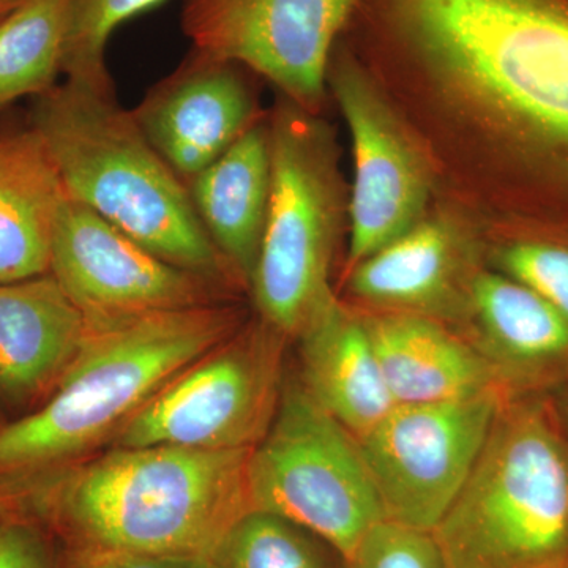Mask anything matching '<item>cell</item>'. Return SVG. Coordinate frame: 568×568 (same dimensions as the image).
<instances>
[{
	"instance_id": "9",
	"label": "cell",
	"mask_w": 568,
	"mask_h": 568,
	"mask_svg": "<svg viewBox=\"0 0 568 568\" xmlns=\"http://www.w3.org/2000/svg\"><path fill=\"white\" fill-rule=\"evenodd\" d=\"M508 396L480 394L398 405L366 435L362 454L388 521L433 532L473 473Z\"/></svg>"
},
{
	"instance_id": "23",
	"label": "cell",
	"mask_w": 568,
	"mask_h": 568,
	"mask_svg": "<svg viewBox=\"0 0 568 568\" xmlns=\"http://www.w3.org/2000/svg\"><path fill=\"white\" fill-rule=\"evenodd\" d=\"M164 0H70L63 48L65 80L97 89H114L106 67V47L123 22L155 9Z\"/></svg>"
},
{
	"instance_id": "30",
	"label": "cell",
	"mask_w": 568,
	"mask_h": 568,
	"mask_svg": "<svg viewBox=\"0 0 568 568\" xmlns=\"http://www.w3.org/2000/svg\"><path fill=\"white\" fill-rule=\"evenodd\" d=\"M2 521H3V517H2V515H0V525H2Z\"/></svg>"
},
{
	"instance_id": "13",
	"label": "cell",
	"mask_w": 568,
	"mask_h": 568,
	"mask_svg": "<svg viewBox=\"0 0 568 568\" xmlns=\"http://www.w3.org/2000/svg\"><path fill=\"white\" fill-rule=\"evenodd\" d=\"M485 265L480 237L433 205L420 223L347 271L346 291L365 312L429 317L462 334L474 276Z\"/></svg>"
},
{
	"instance_id": "22",
	"label": "cell",
	"mask_w": 568,
	"mask_h": 568,
	"mask_svg": "<svg viewBox=\"0 0 568 568\" xmlns=\"http://www.w3.org/2000/svg\"><path fill=\"white\" fill-rule=\"evenodd\" d=\"M212 568H343L334 548L301 526L265 511L246 510L211 556Z\"/></svg>"
},
{
	"instance_id": "8",
	"label": "cell",
	"mask_w": 568,
	"mask_h": 568,
	"mask_svg": "<svg viewBox=\"0 0 568 568\" xmlns=\"http://www.w3.org/2000/svg\"><path fill=\"white\" fill-rule=\"evenodd\" d=\"M286 342L260 317L242 324L153 395L112 447L252 450L278 409Z\"/></svg>"
},
{
	"instance_id": "16",
	"label": "cell",
	"mask_w": 568,
	"mask_h": 568,
	"mask_svg": "<svg viewBox=\"0 0 568 568\" xmlns=\"http://www.w3.org/2000/svg\"><path fill=\"white\" fill-rule=\"evenodd\" d=\"M462 335L495 366L511 395L568 369V321L525 284L481 267Z\"/></svg>"
},
{
	"instance_id": "25",
	"label": "cell",
	"mask_w": 568,
	"mask_h": 568,
	"mask_svg": "<svg viewBox=\"0 0 568 568\" xmlns=\"http://www.w3.org/2000/svg\"><path fill=\"white\" fill-rule=\"evenodd\" d=\"M347 568H448L435 536L398 523L369 530Z\"/></svg>"
},
{
	"instance_id": "4",
	"label": "cell",
	"mask_w": 568,
	"mask_h": 568,
	"mask_svg": "<svg viewBox=\"0 0 568 568\" xmlns=\"http://www.w3.org/2000/svg\"><path fill=\"white\" fill-rule=\"evenodd\" d=\"M33 100L29 123L70 200L168 263L245 293L197 219L189 186L119 104L114 89L65 80Z\"/></svg>"
},
{
	"instance_id": "6",
	"label": "cell",
	"mask_w": 568,
	"mask_h": 568,
	"mask_svg": "<svg viewBox=\"0 0 568 568\" xmlns=\"http://www.w3.org/2000/svg\"><path fill=\"white\" fill-rule=\"evenodd\" d=\"M268 122L271 203L250 297L263 323L295 339L338 297L332 268L349 226V189L324 114L278 93Z\"/></svg>"
},
{
	"instance_id": "10",
	"label": "cell",
	"mask_w": 568,
	"mask_h": 568,
	"mask_svg": "<svg viewBox=\"0 0 568 568\" xmlns=\"http://www.w3.org/2000/svg\"><path fill=\"white\" fill-rule=\"evenodd\" d=\"M327 88L353 142L346 274L420 223L435 185L417 142L343 39L328 61Z\"/></svg>"
},
{
	"instance_id": "5",
	"label": "cell",
	"mask_w": 568,
	"mask_h": 568,
	"mask_svg": "<svg viewBox=\"0 0 568 568\" xmlns=\"http://www.w3.org/2000/svg\"><path fill=\"white\" fill-rule=\"evenodd\" d=\"M433 536L448 568L567 562L568 436L547 402L508 396Z\"/></svg>"
},
{
	"instance_id": "21",
	"label": "cell",
	"mask_w": 568,
	"mask_h": 568,
	"mask_svg": "<svg viewBox=\"0 0 568 568\" xmlns=\"http://www.w3.org/2000/svg\"><path fill=\"white\" fill-rule=\"evenodd\" d=\"M70 0H21L0 22V111L58 85Z\"/></svg>"
},
{
	"instance_id": "3",
	"label": "cell",
	"mask_w": 568,
	"mask_h": 568,
	"mask_svg": "<svg viewBox=\"0 0 568 568\" xmlns=\"http://www.w3.org/2000/svg\"><path fill=\"white\" fill-rule=\"evenodd\" d=\"M88 320L84 346L50 398L0 426V480L95 455L153 395L242 325L231 301Z\"/></svg>"
},
{
	"instance_id": "12",
	"label": "cell",
	"mask_w": 568,
	"mask_h": 568,
	"mask_svg": "<svg viewBox=\"0 0 568 568\" xmlns=\"http://www.w3.org/2000/svg\"><path fill=\"white\" fill-rule=\"evenodd\" d=\"M50 274L88 316L174 312L237 295L168 263L69 196L55 223Z\"/></svg>"
},
{
	"instance_id": "24",
	"label": "cell",
	"mask_w": 568,
	"mask_h": 568,
	"mask_svg": "<svg viewBox=\"0 0 568 568\" xmlns=\"http://www.w3.org/2000/svg\"><path fill=\"white\" fill-rule=\"evenodd\" d=\"M485 261L528 286L568 321V237L514 239L488 246Z\"/></svg>"
},
{
	"instance_id": "31",
	"label": "cell",
	"mask_w": 568,
	"mask_h": 568,
	"mask_svg": "<svg viewBox=\"0 0 568 568\" xmlns=\"http://www.w3.org/2000/svg\"><path fill=\"white\" fill-rule=\"evenodd\" d=\"M2 425H3L2 422H0V426H2Z\"/></svg>"
},
{
	"instance_id": "2",
	"label": "cell",
	"mask_w": 568,
	"mask_h": 568,
	"mask_svg": "<svg viewBox=\"0 0 568 568\" xmlns=\"http://www.w3.org/2000/svg\"><path fill=\"white\" fill-rule=\"evenodd\" d=\"M252 450L111 447L0 480V515L39 523L67 548L209 558L250 510Z\"/></svg>"
},
{
	"instance_id": "29",
	"label": "cell",
	"mask_w": 568,
	"mask_h": 568,
	"mask_svg": "<svg viewBox=\"0 0 568 568\" xmlns=\"http://www.w3.org/2000/svg\"><path fill=\"white\" fill-rule=\"evenodd\" d=\"M559 568H568V560L566 564H564V566H560Z\"/></svg>"
},
{
	"instance_id": "26",
	"label": "cell",
	"mask_w": 568,
	"mask_h": 568,
	"mask_svg": "<svg viewBox=\"0 0 568 568\" xmlns=\"http://www.w3.org/2000/svg\"><path fill=\"white\" fill-rule=\"evenodd\" d=\"M0 568H62L52 534L39 523L3 517L0 525Z\"/></svg>"
},
{
	"instance_id": "7",
	"label": "cell",
	"mask_w": 568,
	"mask_h": 568,
	"mask_svg": "<svg viewBox=\"0 0 568 568\" xmlns=\"http://www.w3.org/2000/svg\"><path fill=\"white\" fill-rule=\"evenodd\" d=\"M246 491L250 508L315 534L346 564L387 519L357 437L301 379H284L274 422L250 452Z\"/></svg>"
},
{
	"instance_id": "11",
	"label": "cell",
	"mask_w": 568,
	"mask_h": 568,
	"mask_svg": "<svg viewBox=\"0 0 568 568\" xmlns=\"http://www.w3.org/2000/svg\"><path fill=\"white\" fill-rule=\"evenodd\" d=\"M355 0H183L192 48L241 63L280 95L324 114L327 69Z\"/></svg>"
},
{
	"instance_id": "1",
	"label": "cell",
	"mask_w": 568,
	"mask_h": 568,
	"mask_svg": "<svg viewBox=\"0 0 568 568\" xmlns=\"http://www.w3.org/2000/svg\"><path fill=\"white\" fill-rule=\"evenodd\" d=\"M485 246L568 237V0H355L342 37Z\"/></svg>"
},
{
	"instance_id": "14",
	"label": "cell",
	"mask_w": 568,
	"mask_h": 568,
	"mask_svg": "<svg viewBox=\"0 0 568 568\" xmlns=\"http://www.w3.org/2000/svg\"><path fill=\"white\" fill-rule=\"evenodd\" d=\"M256 74L209 52H189L132 111L134 121L189 183L263 119Z\"/></svg>"
},
{
	"instance_id": "17",
	"label": "cell",
	"mask_w": 568,
	"mask_h": 568,
	"mask_svg": "<svg viewBox=\"0 0 568 568\" xmlns=\"http://www.w3.org/2000/svg\"><path fill=\"white\" fill-rule=\"evenodd\" d=\"M362 312L396 406L447 402L489 388L508 392L488 358L448 325L407 313Z\"/></svg>"
},
{
	"instance_id": "20",
	"label": "cell",
	"mask_w": 568,
	"mask_h": 568,
	"mask_svg": "<svg viewBox=\"0 0 568 568\" xmlns=\"http://www.w3.org/2000/svg\"><path fill=\"white\" fill-rule=\"evenodd\" d=\"M65 197L51 153L31 123L0 129V284L50 274Z\"/></svg>"
},
{
	"instance_id": "19",
	"label": "cell",
	"mask_w": 568,
	"mask_h": 568,
	"mask_svg": "<svg viewBox=\"0 0 568 568\" xmlns=\"http://www.w3.org/2000/svg\"><path fill=\"white\" fill-rule=\"evenodd\" d=\"M302 384L355 437L394 409L362 310L336 297L297 336Z\"/></svg>"
},
{
	"instance_id": "28",
	"label": "cell",
	"mask_w": 568,
	"mask_h": 568,
	"mask_svg": "<svg viewBox=\"0 0 568 568\" xmlns=\"http://www.w3.org/2000/svg\"><path fill=\"white\" fill-rule=\"evenodd\" d=\"M21 0H0V22L6 20L7 17L20 6Z\"/></svg>"
},
{
	"instance_id": "15",
	"label": "cell",
	"mask_w": 568,
	"mask_h": 568,
	"mask_svg": "<svg viewBox=\"0 0 568 568\" xmlns=\"http://www.w3.org/2000/svg\"><path fill=\"white\" fill-rule=\"evenodd\" d=\"M88 334V315L51 274L0 284L2 406L28 416L43 405L77 361Z\"/></svg>"
},
{
	"instance_id": "18",
	"label": "cell",
	"mask_w": 568,
	"mask_h": 568,
	"mask_svg": "<svg viewBox=\"0 0 568 568\" xmlns=\"http://www.w3.org/2000/svg\"><path fill=\"white\" fill-rule=\"evenodd\" d=\"M186 186L205 233L250 294L271 203L268 112Z\"/></svg>"
},
{
	"instance_id": "27",
	"label": "cell",
	"mask_w": 568,
	"mask_h": 568,
	"mask_svg": "<svg viewBox=\"0 0 568 568\" xmlns=\"http://www.w3.org/2000/svg\"><path fill=\"white\" fill-rule=\"evenodd\" d=\"M62 568H212L203 556L148 555L110 549L67 548Z\"/></svg>"
}]
</instances>
